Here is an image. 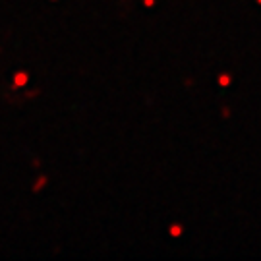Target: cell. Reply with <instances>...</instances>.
I'll use <instances>...</instances> for the list:
<instances>
[{
  "label": "cell",
  "mask_w": 261,
  "mask_h": 261,
  "mask_svg": "<svg viewBox=\"0 0 261 261\" xmlns=\"http://www.w3.org/2000/svg\"><path fill=\"white\" fill-rule=\"evenodd\" d=\"M170 232L174 234V236H178V234H180V226H172V228H170Z\"/></svg>",
  "instance_id": "1"
},
{
  "label": "cell",
  "mask_w": 261,
  "mask_h": 261,
  "mask_svg": "<svg viewBox=\"0 0 261 261\" xmlns=\"http://www.w3.org/2000/svg\"><path fill=\"white\" fill-rule=\"evenodd\" d=\"M219 82H221V84H223V85H226V84H228V82H230V80H228V77H226V75H224V77H221V80H219Z\"/></svg>",
  "instance_id": "2"
}]
</instances>
